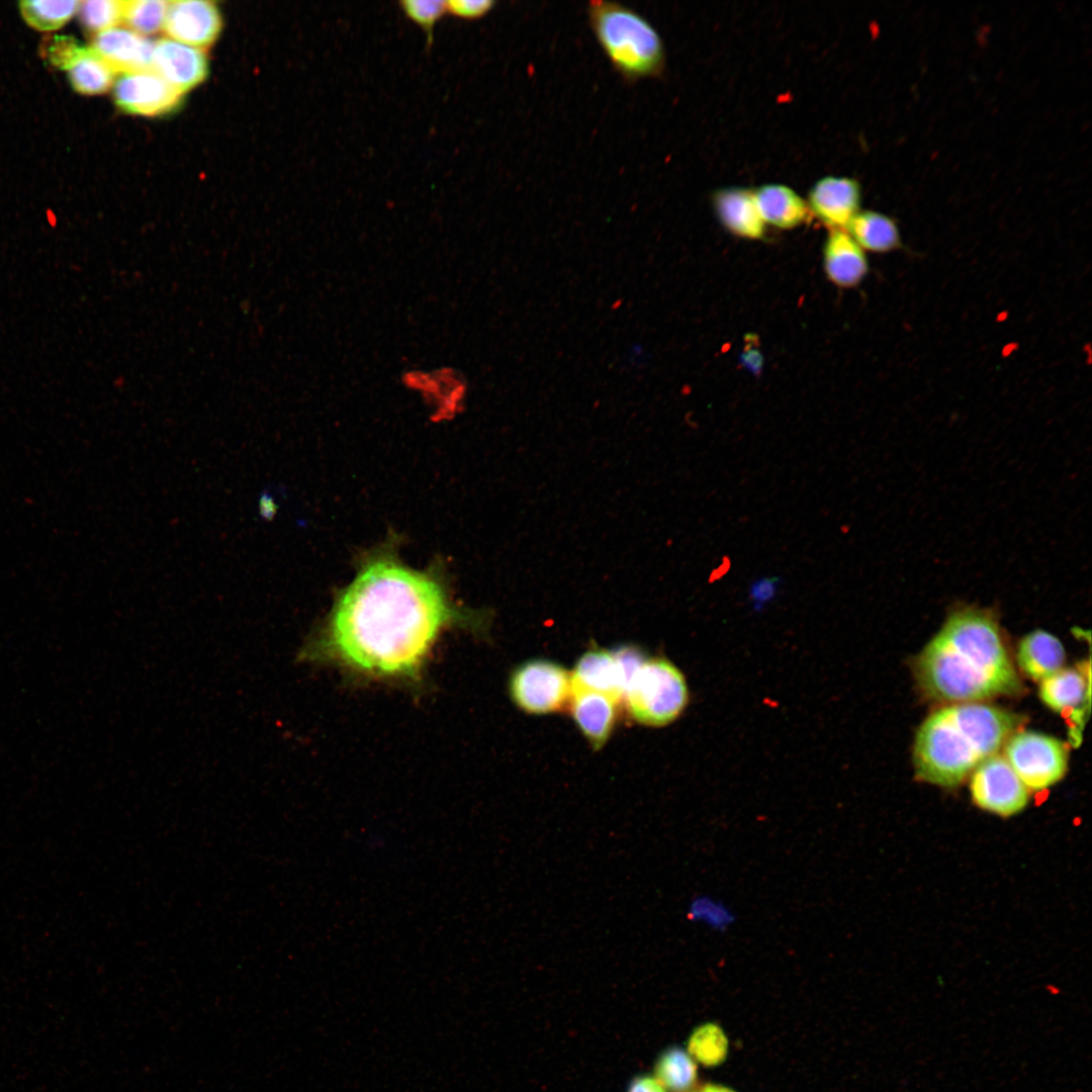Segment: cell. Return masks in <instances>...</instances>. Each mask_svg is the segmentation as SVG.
I'll use <instances>...</instances> for the list:
<instances>
[{
  "label": "cell",
  "mask_w": 1092,
  "mask_h": 1092,
  "mask_svg": "<svg viewBox=\"0 0 1092 1092\" xmlns=\"http://www.w3.org/2000/svg\"><path fill=\"white\" fill-rule=\"evenodd\" d=\"M462 618L435 579L376 560L341 593L299 658L372 679L416 680L443 632Z\"/></svg>",
  "instance_id": "1"
},
{
  "label": "cell",
  "mask_w": 1092,
  "mask_h": 1092,
  "mask_svg": "<svg viewBox=\"0 0 1092 1092\" xmlns=\"http://www.w3.org/2000/svg\"><path fill=\"white\" fill-rule=\"evenodd\" d=\"M915 670L923 691L944 702L974 703L1022 690L995 616L978 608L953 612Z\"/></svg>",
  "instance_id": "2"
},
{
  "label": "cell",
  "mask_w": 1092,
  "mask_h": 1092,
  "mask_svg": "<svg viewBox=\"0 0 1092 1092\" xmlns=\"http://www.w3.org/2000/svg\"><path fill=\"white\" fill-rule=\"evenodd\" d=\"M1020 722L1013 713L978 702L935 711L916 735V777L941 787L960 785L981 762L997 754Z\"/></svg>",
  "instance_id": "3"
},
{
  "label": "cell",
  "mask_w": 1092,
  "mask_h": 1092,
  "mask_svg": "<svg viewBox=\"0 0 1092 1092\" xmlns=\"http://www.w3.org/2000/svg\"><path fill=\"white\" fill-rule=\"evenodd\" d=\"M590 29L614 71L626 83L662 77L666 51L652 23L633 8L616 1H589Z\"/></svg>",
  "instance_id": "4"
},
{
  "label": "cell",
  "mask_w": 1092,
  "mask_h": 1092,
  "mask_svg": "<svg viewBox=\"0 0 1092 1092\" xmlns=\"http://www.w3.org/2000/svg\"><path fill=\"white\" fill-rule=\"evenodd\" d=\"M624 698L630 715L648 726H665L679 717L689 703L681 671L665 658L646 659L631 677Z\"/></svg>",
  "instance_id": "5"
},
{
  "label": "cell",
  "mask_w": 1092,
  "mask_h": 1092,
  "mask_svg": "<svg viewBox=\"0 0 1092 1092\" xmlns=\"http://www.w3.org/2000/svg\"><path fill=\"white\" fill-rule=\"evenodd\" d=\"M1004 752L1029 791H1042L1054 786L1067 771V746L1053 736L1032 731L1013 733L1005 743Z\"/></svg>",
  "instance_id": "6"
},
{
  "label": "cell",
  "mask_w": 1092,
  "mask_h": 1092,
  "mask_svg": "<svg viewBox=\"0 0 1092 1092\" xmlns=\"http://www.w3.org/2000/svg\"><path fill=\"white\" fill-rule=\"evenodd\" d=\"M513 701L525 712L547 714L560 710L571 694V675L560 664L532 659L519 665L511 675Z\"/></svg>",
  "instance_id": "7"
},
{
  "label": "cell",
  "mask_w": 1092,
  "mask_h": 1092,
  "mask_svg": "<svg viewBox=\"0 0 1092 1092\" xmlns=\"http://www.w3.org/2000/svg\"><path fill=\"white\" fill-rule=\"evenodd\" d=\"M970 792L980 809L1001 817L1020 813L1029 801V790L1005 756L998 754L988 757L974 769Z\"/></svg>",
  "instance_id": "8"
},
{
  "label": "cell",
  "mask_w": 1092,
  "mask_h": 1092,
  "mask_svg": "<svg viewBox=\"0 0 1092 1092\" xmlns=\"http://www.w3.org/2000/svg\"><path fill=\"white\" fill-rule=\"evenodd\" d=\"M43 56L55 67L67 72L69 81L80 94L98 95L114 85L115 73L92 47L80 44L67 35L47 39Z\"/></svg>",
  "instance_id": "9"
},
{
  "label": "cell",
  "mask_w": 1092,
  "mask_h": 1092,
  "mask_svg": "<svg viewBox=\"0 0 1092 1092\" xmlns=\"http://www.w3.org/2000/svg\"><path fill=\"white\" fill-rule=\"evenodd\" d=\"M1039 696L1053 711L1069 713L1075 724L1071 739L1074 745L1080 744L1084 721L1090 712V661L1079 668H1061L1042 679Z\"/></svg>",
  "instance_id": "10"
},
{
  "label": "cell",
  "mask_w": 1092,
  "mask_h": 1092,
  "mask_svg": "<svg viewBox=\"0 0 1092 1092\" xmlns=\"http://www.w3.org/2000/svg\"><path fill=\"white\" fill-rule=\"evenodd\" d=\"M113 95L120 109L144 116L169 112L182 96L152 70L122 74L114 82Z\"/></svg>",
  "instance_id": "11"
},
{
  "label": "cell",
  "mask_w": 1092,
  "mask_h": 1092,
  "mask_svg": "<svg viewBox=\"0 0 1092 1092\" xmlns=\"http://www.w3.org/2000/svg\"><path fill=\"white\" fill-rule=\"evenodd\" d=\"M221 17L215 4L205 0L168 2L163 30L170 39L203 49L218 36Z\"/></svg>",
  "instance_id": "12"
},
{
  "label": "cell",
  "mask_w": 1092,
  "mask_h": 1092,
  "mask_svg": "<svg viewBox=\"0 0 1092 1092\" xmlns=\"http://www.w3.org/2000/svg\"><path fill=\"white\" fill-rule=\"evenodd\" d=\"M807 204L811 215L830 230H845L860 210L861 187L857 180L846 176H825L810 188Z\"/></svg>",
  "instance_id": "13"
},
{
  "label": "cell",
  "mask_w": 1092,
  "mask_h": 1092,
  "mask_svg": "<svg viewBox=\"0 0 1092 1092\" xmlns=\"http://www.w3.org/2000/svg\"><path fill=\"white\" fill-rule=\"evenodd\" d=\"M400 382L434 404L438 415L444 416L454 415L463 405L468 392L465 375L450 365L405 369Z\"/></svg>",
  "instance_id": "14"
},
{
  "label": "cell",
  "mask_w": 1092,
  "mask_h": 1092,
  "mask_svg": "<svg viewBox=\"0 0 1092 1092\" xmlns=\"http://www.w3.org/2000/svg\"><path fill=\"white\" fill-rule=\"evenodd\" d=\"M152 71L183 95L205 79L208 65L201 49L163 38L154 42Z\"/></svg>",
  "instance_id": "15"
},
{
  "label": "cell",
  "mask_w": 1092,
  "mask_h": 1092,
  "mask_svg": "<svg viewBox=\"0 0 1092 1092\" xmlns=\"http://www.w3.org/2000/svg\"><path fill=\"white\" fill-rule=\"evenodd\" d=\"M92 48L115 74L152 70L154 42L128 28L116 26L97 33Z\"/></svg>",
  "instance_id": "16"
},
{
  "label": "cell",
  "mask_w": 1092,
  "mask_h": 1092,
  "mask_svg": "<svg viewBox=\"0 0 1092 1092\" xmlns=\"http://www.w3.org/2000/svg\"><path fill=\"white\" fill-rule=\"evenodd\" d=\"M712 201L717 217L727 232L747 240L763 239L766 224L758 212L753 189L719 188L713 193Z\"/></svg>",
  "instance_id": "17"
},
{
  "label": "cell",
  "mask_w": 1092,
  "mask_h": 1092,
  "mask_svg": "<svg viewBox=\"0 0 1092 1092\" xmlns=\"http://www.w3.org/2000/svg\"><path fill=\"white\" fill-rule=\"evenodd\" d=\"M823 267L827 278L836 286L850 288L858 285L869 271L864 251L842 229L830 230L823 247Z\"/></svg>",
  "instance_id": "18"
},
{
  "label": "cell",
  "mask_w": 1092,
  "mask_h": 1092,
  "mask_svg": "<svg viewBox=\"0 0 1092 1092\" xmlns=\"http://www.w3.org/2000/svg\"><path fill=\"white\" fill-rule=\"evenodd\" d=\"M570 675L572 689L604 694L618 703L624 698L626 680L613 651L587 650L578 658Z\"/></svg>",
  "instance_id": "19"
},
{
  "label": "cell",
  "mask_w": 1092,
  "mask_h": 1092,
  "mask_svg": "<svg viewBox=\"0 0 1092 1092\" xmlns=\"http://www.w3.org/2000/svg\"><path fill=\"white\" fill-rule=\"evenodd\" d=\"M572 717L595 749L608 740L616 721L618 702L604 694L571 688Z\"/></svg>",
  "instance_id": "20"
},
{
  "label": "cell",
  "mask_w": 1092,
  "mask_h": 1092,
  "mask_svg": "<svg viewBox=\"0 0 1092 1092\" xmlns=\"http://www.w3.org/2000/svg\"><path fill=\"white\" fill-rule=\"evenodd\" d=\"M753 195L765 224L792 230L804 224L812 216L807 201L788 185L763 184L753 189Z\"/></svg>",
  "instance_id": "21"
},
{
  "label": "cell",
  "mask_w": 1092,
  "mask_h": 1092,
  "mask_svg": "<svg viewBox=\"0 0 1092 1092\" xmlns=\"http://www.w3.org/2000/svg\"><path fill=\"white\" fill-rule=\"evenodd\" d=\"M1017 661L1020 669L1029 678L1041 681L1062 668L1065 661L1064 646L1056 636L1036 630L1019 642Z\"/></svg>",
  "instance_id": "22"
},
{
  "label": "cell",
  "mask_w": 1092,
  "mask_h": 1092,
  "mask_svg": "<svg viewBox=\"0 0 1092 1092\" xmlns=\"http://www.w3.org/2000/svg\"><path fill=\"white\" fill-rule=\"evenodd\" d=\"M845 231L863 251L887 253L898 249L901 244L895 220L875 210H859Z\"/></svg>",
  "instance_id": "23"
},
{
  "label": "cell",
  "mask_w": 1092,
  "mask_h": 1092,
  "mask_svg": "<svg viewBox=\"0 0 1092 1092\" xmlns=\"http://www.w3.org/2000/svg\"><path fill=\"white\" fill-rule=\"evenodd\" d=\"M77 0H23L19 11L25 22L38 31L51 32L63 27L78 12Z\"/></svg>",
  "instance_id": "24"
},
{
  "label": "cell",
  "mask_w": 1092,
  "mask_h": 1092,
  "mask_svg": "<svg viewBox=\"0 0 1092 1092\" xmlns=\"http://www.w3.org/2000/svg\"><path fill=\"white\" fill-rule=\"evenodd\" d=\"M655 1075V1079L671 1092H688L696 1082L697 1067L690 1055L672 1048L658 1060Z\"/></svg>",
  "instance_id": "25"
},
{
  "label": "cell",
  "mask_w": 1092,
  "mask_h": 1092,
  "mask_svg": "<svg viewBox=\"0 0 1092 1092\" xmlns=\"http://www.w3.org/2000/svg\"><path fill=\"white\" fill-rule=\"evenodd\" d=\"M167 8L168 1L126 0L123 1L122 22L135 33L153 34L163 29Z\"/></svg>",
  "instance_id": "26"
},
{
  "label": "cell",
  "mask_w": 1092,
  "mask_h": 1092,
  "mask_svg": "<svg viewBox=\"0 0 1092 1092\" xmlns=\"http://www.w3.org/2000/svg\"><path fill=\"white\" fill-rule=\"evenodd\" d=\"M688 1050L690 1056L702 1065L713 1067L721 1064L728 1052V1040L723 1030L714 1023H706L692 1033Z\"/></svg>",
  "instance_id": "27"
},
{
  "label": "cell",
  "mask_w": 1092,
  "mask_h": 1092,
  "mask_svg": "<svg viewBox=\"0 0 1092 1092\" xmlns=\"http://www.w3.org/2000/svg\"><path fill=\"white\" fill-rule=\"evenodd\" d=\"M82 24L96 34L116 27L122 22L123 1L121 0H86L80 1L78 12Z\"/></svg>",
  "instance_id": "28"
},
{
  "label": "cell",
  "mask_w": 1092,
  "mask_h": 1092,
  "mask_svg": "<svg viewBox=\"0 0 1092 1092\" xmlns=\"http://www.w3.org/2000/svg\"><path fill=\"white\" fill-rule=\"evenodd\" d=\"M400 9L412 21L420 25L427 36V47L433 42L436 22L447 12L446 1L442 0H401Z\"/></svg>",
  "instance_id": "29"
},
{
  "label": "cell",
  "mask_w": 1092,
  "mask_h": 1092,
  "mask_svg": "<svg viewBox=\"0 0 1092 1092\" xmlns=\"http://www.w3.org/2000/svg\"><path fill=\"white\" fill-rule=\"evenodd\" d=\"M447 12L453 16L475 20L487 15L495 6L492 0H450L446 1Z\"/></svg>",
  "instance_id": "30"
},
{
  "label": "cell",
  "mask_w": 1092,
  "mask_h": 1092,
  "mask_svg": "<svg viewBox=\"0 0 1092 1092\" xmlns=\"http://www.w3.org/2000/svg\"><path fill=\"white\" fill-rule=\"evenodd\" d=\"M779 585L780 580L778 577H759L750 584V598L758 604L765 603L776 595Z\"/></svg>",
  "instance_id": "31"
},
{
  "label": "cell",
  "mask_w": 1092,
  "mask_h": 1092,
  "mask_svg": "<svg viewBox=\"0 0 1092 1092\" xmlns=\"http://www.w3.org/2000/svg\"><path fill=\"white\" fill-rule=\"evenodd\" d=\"M629 1092H665L664 1087L651 1077H640L634 1080Z\"/></svg>",
  "instance_id": "32"
},
{
  "label": "cell",
  "mask_w": 1092,
  "mask_h": 1092,
  "mask_svg": "<svg viewBox=\"0 0 1092 1092\" xmlns=\"http://www.w3.org/2000/svg\"><path fill=\"white\" fill-rule=\"evenodd\" d=\"M276 513V506L268 492H262L258 500V514L261 519L269 521Z\"/></svg>",
  "instance_id": "33"
},
{
  "label": "cell",
  "mask_w": 1092,
  "mask_h": 1092,
  "mask_svg": "<svg viewBox=\"0 0 1092 1092\" xmlns=\"http://www.w3.org/2000/svg\"><path fill=\"white\" fill-rule=\"evenodd\" d=\"M730 567H731L730 558L727 557V556L723 557L721 562L717 565V567H715L712 570V572L710 574V581L714 582V581L722 578L730 570Z\"/></svg>",
  "instance_id": "34"
},
{
  "label": "cell",
  "mask_w": 1092,
  "mask_h": 1092,
  "mask_svg": "<svg viewBox=\"0 0 1092 1092\" xmlns=\"http://www.w3.org/2000/svg\"><path fill=\"white\" fill-rule=\"evenodd\" d=\"M697 1092H734V1091H732V1090H730V1089H728L726 1087H723V1086L710 1084V1085H706V1086L702 1087Z\"/></svg>",
  "instance_id": "35"
}]
</instances>
